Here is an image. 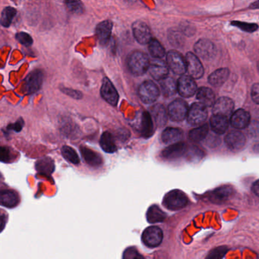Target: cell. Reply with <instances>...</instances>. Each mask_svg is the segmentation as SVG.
Segmentation results:
<instances>
[{
  "instance_id": "obj_1",
  "label": "cell",
  "mask_w": 259,
  "mask_h": 259,
  "mask_svg": "<svg viewBox=\"0 0 259 259\" xmlns=\"http://www.w3.org/2000/svg\"><path fill=\"white\" fill-rule=\"evenodd\" d=\"M148 55L142 51H133L127 58L128 70L135 76H141L146 73L150 67Z\"/></svg>"
},
{
  "instance_id": "obj_2",
  "label": "cell",
  "mask_w": 259,
  "mask_h": 259,
  "mask_svg": "<svg viewBox=\"0 0 259 259\" xmlns=\"http://www.w3.org/2000/svg\"><path fill=\"white\" fill-rule=\"evenodd\" d=\"M189 202L187 195L180 190L170 191L163 198V204L169 210H180L186 207Z\"/></svg>"
},
{
  "instance_id": "obj_3",
  "label": "cell",
  "mask_w": 259,
  "mask_h": 259,
  "mask_svg": "<svg viewBox=\"0 0 259 259\" xmlns=\"http://www.w3.org/2000/svg\"><path fill=\"white\" fill-rule=\"evenodd\" d=\"M160 95V91L155 83L145 81L139 88V96L145 104H153L157 101Z\"/></svg>"
},
{
  "instance_id": "obj_4",
  "label": "cell",
  "mask_w": 259,
  "mask_h": 259,
  "mask_svg": "<svg viewBox=\"0 0 259 259\" xmlns=\"http://www.w3.org/2000/svg\"><path fill=\"white\" fill-rule=\"evenodd\" d=\"M168 67L177 75H183L187 72L186 58L176 51H170L166 55Z\"/></svg>"
},
{
  "instance_id": "obj_5",
  "label": "cell",
  "mask_w": 259,
  "mask_h": 259,
  "mask_svg": "<svg viewBox=\"0 0 259 259\" xmlns=\"http://www.w3.org/2000/svg\"><path fill=\"white\" fill-rule=\"evenodd\" d=\"M207 117V107L201 103H195L191 106L187 115V121L190 125L203 123Z\"/></svg>"
},
{
  "instance_id": "obj_6",
  "label": "cell",
  "mask_w": 259,
  "mask_h": 259,
  "mask_svg": "<svg viewBox=\"0 0 259 259\" xmlns=\"http://www.w3.org/2000/svg\"><path fill=\"white\" fill-rule=\"evenodd\" d=\"M189 110L186 101L182 99H177L169 104L168 107V115L171 120L180 122L187 117Z\"/></svg>"
},
{
  "instance_id": "obj_7",
  "label": "cell",
  "mask_w": 259,
  "mask_h": 259,
  "mask_svg": "<svg viewBox=\"0 0 259 259\" xmlns=\"http://www.w3.org/2000/svg\"><path fill=\"white\" fill-rule=\"evenodd\" d=\"M132 28L135 38L140 45H147L152 40L151 29L148 25L142 21H136L133 24Z\"/></svg>"
},
{
  "instance_id": "obj_8",
  "label": "cell",
  "mask_w": 259,
  "mask_h": 259,
  "mask_svg": "<svg viewBox=\"0 0 259 259\" xmlns=\"http://www.w3.org/2000/svg\"><path fill=\"white\" fill-rule=\"evenodd\" d=\"M43 84V73L40 70L31 72L24 81V92L25 93L33 94L39 90Z\"/></svg>"
},
{
  "instance_id": "obj_9",
  "label": "cell",
  "mask_w": 259,
  "mask_h": 259,
  "mask_svg": "<svg viewBox=\"0 0 259 259\" xmlns=\"http://www.w3.org/2000/svg\"><path fill=\"white\" fill-rule=\"evenodd\" d=\"M186 68H187L189 76L195 79L201 78L204 75V67L199 59L195 54L189 52L186 54Z\"/></svg>"
},
{
  "instance_id": "obj_10",
  "label": "cell",
  "mask_w": 259,
  "mask_h": 259,
  "mask_svg": "<svg viewBox=\"0 0 259 259\" xmlns=\"http://www.w3.org/2000/svg\"><path fill=\"white\" fill-rule=\"evenodd\" d=\"M163 234L161 229L157 227H149L142 233L144 243L148 247H157L163 240Z\"/></svg>"
},
{
  "instance_id": "obj_11",
  "label": "cell",
  "mask_w": 259,
  "mask_h": 259,
  "mask_svg": "<svg viewBox=\"0 0 259 259\" xmlns=\"http://www.w3.org/2000/svg\"><path fill=\"white\" fill-rule=\"evenodd\" d=\"M101 95L103 99L112 106H116L119 101V94L115 89L113 83L107 78L103 79L101 89Z\"/></svg>"
},
{
  "instance_id": "obj_12",
  "label": "cell",
  "mask_w": 259,
  "mask_h": 259,
  "mask_svg": "<svg viewBox=\"0 0 259 259\" xmlns=\"http://www.w3.org/2000/svg\"><path fill=\"white\" fill-rule=\"evenodd\" d=\"M178 92L183 98H190L197 92V84L189 75H182L177 82Z\"/></svg>"
},
{
  "instance_id": "obj_13",
  "label": "cell",
  "mask_w": 259,
  "mask_h": 259,
  "mask_svg": "<svg viewBox=\"0 0 259 259\" xmlns=\"http://www.w3.org/2000/svg\"><path fill=\"white\" fill-rule=\"evenodd\" d=\"M233 110L234 102L233 100L227 97H223L217 100L214 105L213 106V115H221L229 117L233 115Z\"/></svg>"
},
{
  "instance_id": "obj_14",
  "label": "cell",
  "mask_w": 259,
  "mask_h": 259,
  "mask_svg": "<svg viewBox=\"0 0 259 259\" xmlns=\"http://www.w3.org/2000/svg\"><path fill=\"white\" fill-rule=\"evenodd\" d=\"M195 54L203 60H210L214 56L216 49L214 45L207 39H201L194 47Z\"/></svg>"
},
{
  "instance_id": "obj_15",
  "label": "cell",
  "mask_w": 259,
  "mask_h": 259,
  "mask_svg": "<svg viewBox=\"0 0 259 259\" xmlns=\"http://www.w3.org/2000/svg\"><path fill=\"white\" fill-rule=\"evenodd\" d=\"M245 136L241 132L233 130L228 133L225 137V143L232 151H239L245 146Z\"/></svg>"
},
{
  "instance_id": "obj_16",
  "label": "cell",
  "mask_w": 259,
  "mask_h": 259,
  "mask_svg": "<svg viewBox=\"0 0 259 259\" xmlns=\"http://www.w3.org/2000/svg\"><path fill=\"white\" fill-rule=\"evenodd\" d=\"M149 72L151 76L157 81L167 78L169 74V67L163 60L155 59L150 64Z\"/></svg>"
},
{
  "instance_id": "obj_17",
  "label": "cell",
  "mask_w": 259,
  "mask_h": 259,
  "mask_svg": "<svg viewBox=\"0 0 259 259\" xmlns=\"http://www.w3.org/2000/svg\"><path fill=\"white\" fill-rule=\"evenodd\" d=\"M187 152V147L184 142L172 144L165 148L161 153V156L166 160H175L180 158Z\"/></svg>"
},
{
  "instance_id": "obj_18",
  "label": "cell",
  "mask_w": 259,
  "mask_h": 259,
  "mask_svg": "<svg viewBox=\"0 0 259 259\" xmlns=\"http://www.w3.org/2000/svg\"><path fill=\"white\" fill-rule=\"evenodd\" d=\"M251 120L249 113L242 109L236 110L230 118V123L236 130H243L248 126Z\"/></svg>"
},
{
  "instance_id": "obj_19",
  "label": "cell",
  "mask_w": 259,
  "mask_h": 259,
  "mask_svg": "<svg viewBox=\"0 0 259 259\" xmlns=\"http://www.w3.org/2000/svg\"><path fill=\"white\" fill-rule=\"evenodd\" d=\"M233 188L228 186H221L217 188L214 190L209 193L208 199L210 202L214 204H221L227 201L233 195Z\"/></svg>"
},
{
  "instance_id": "obj_20",
  "label": "cell",
  "mask_w": 259,
  "mask_h": 259,
  "mask_svg": "<svg viewBox=\"0 0 259 259\" xmlns=\"http://www.w3.org/2000/svg\"><path fill=\"white\" fill-rule=\"evenodd\" d=\"M113 23L110 21H104L98 24L96 28V34L100 43L106 45L111 37Z\"/></svg>"
},
{
  "instance_id": "obj_21",
  "label": "cell",
  "mask_w": 259,
  "mask_h": 259,
  "mask_svg": "<svg viewBox=\"0 0 259 259\" xmlns=\"http://www.w3.org/2000/svg\"><path fill=\"white\" fill-rule=\"evenodd\" d=\"M210 125L213 133L218 135L224 134L228 128V117L221 115H213L210 118Z\"/></svg>"
},
{
  "instance_id": "obj_22",
  "label": "cell",
  "mask_w": 259,
  "mask_h": 259,
  "mask_svg": "<svg viewBox=\"0 0 259 259\" xmlns=\"http://www.w3.org/2000/svg\"><path fill=\"white\" fill-rule=\"evenodd\" d=\"M151 111L157 126H164L167 122L168 116H169L165 107L162 104H155L151 107Z\"/></svg>"
},
{
  "instance_id": "obj_23",
  "label": "cell",
  "mask_w": 259,
  "mask_h": 259,
  "mask_svg": "<svg viewBox=\"0 0 259 259\" xmlns=\"http://www.w3.org/2000/svg\"><path fill=\"white\" fill-rule=\"evenodd\" d=\"M154 128L152 118L148 112H144L141 119L140 133L145 139L151 137L154 134Z\"/></svg>"
},
{
  "instance_id": "obj_24",
  "label": "cell",
  "mask_w": 259,
  "mask_h": 259,
  "mask_svg": "<svg viewBox=\"0 0 259 259\" xmlns=\"http://www.w3.org/2000/svg\"><path fill=\"white\" fill-rule=\"evenodd\" d=\"M80 151H81L83 158L84 159L88 164L92 166H99L100 165L102 164V157L93 150L85 146H81Z\"/></svg>"
},
{
  "instance_id": "obj_25",
  "label": "cell",
  "mask_w": 259,
  "mask_h": 259,
  "mask_svg": "<svg viewBox=\"0 0 259 259\" xmlns=\"http://www.w3.org/2000/svg\"><path fill=\"white\" fill-rule=\"evenodd\" d=\"M197 99L199 101V103L204 104L207 107H212L216 102L213 91L206 87L200 88L197 91Z\"/></svg>"
},
{
  "instance_id": "obj_26",
  "label": "cell",
  "mask_w": 259,
  "mask_h": 259,
  "mask_svg": "<svg viewBox=\"0 0 259 259\" xmlns=\"http://www.w3.org/2000/svg\"><path fill=\"white\" fill-rule=\"evenodd\" d=\"M183 133L177 128H167L161 135V140L165 144H175L183 139Z\"/></svg>"
},
{
  "instance_id": "obj_27",
  "label": "cell",
  "mask_w": 259,
  "mask_h": 259,
  "mask_svg": "<svg viewBox=\"0 0 259 259\" xmlns=\"http://www.w3.org/2000/svg\"><path fill=\"white\" fill-rule=\"evenodd\" d=\"M230 71L227 68L218 69L209 76L208 82L214 87H220L228 79Z\"/></svg>"
},
{
  "instance_id": "obj_28",
  "label": "cell",
  "mask_w": 259,
  "mask_h": 259,
  "mask_svg": "<svg viewBox=\"0 0 259 259\" xmlns=\"http://www.w3.org/2000/svg\"><path fill=\"white\" fill-rule=\"evenodd\" d=\"M100 145H101V148L109 154H113L117 150L116 144H115L114 138H113V135L109 132H104L103 133L101 139H100Z\"/></svg>"
},
{
  "instance_id": "obj_29",
  "label": "cell",
  "mask_w": 259,
  "mask_h": 259,
  "mask_svg": "<svg viewBox=\"0 0 259 259\" xmlns=\"http://www.w3.org/2000/svg\"><path fill=\"white\" fill-rule=\"evenodd\" d=\"M0 200L3 206L10 208L16 207L19 201V195L14 191L11 190L3 191Z\"/></svg>"
},
{
  "instance_id": "obj_30",
  "label": "cell",
  "mask_w": 259,
  "mask_h": 259,
  "mask_svg": "<svg viewBox=\"0 0 259 259\" xmlns=\"http://www.w3.org/2000/svg\"><path fill=\"white\" fill-rule=\"evenodd\" d=\"M166 219V213L157 205H152L147 212V220L151 224L163 222Z\"/></svg>"
},
{
  "instance_id": "obj_31",
  "label": "cell",
  "mask_w": 259,
  "mask_h": 259,
  "mask_svg": "<svg viewBox=\"0 0 259 259\" xmlns=\"http://www.w3.org/2000/svg\"><path fill=\"white\" fill-rule=\"evenodd\" d=\"M160 87H161L162 93L166 98L174 96L177 92H178L177 83L176 82L174 78H169V77L162 80L160 82Z\"/></svg>"
},
{
  "instance_id": "obj_32",
  "label": "cell",
  "mask_w": 259,
  "mask_h": 259,
  "mask_svg": "<svg viewBox=\"0 0 259 259\" xmlns=\"http://www.w3.org/2000/svg\"><path fill=\"white\" fill-rule=\"evenodd\" d=\"M36 169L40 174L50 175L54 170V160L50 157H45V158L40 159L36 163Z\"/></svg>"
},
{
  "instance_id": "obj_33",
  "label": "cell",
  "mask_w": 259,
  "mask_h": 259,
  "mask_svg": "<svg viewBox=\"0 0 259 259\" xmlns=\"http://www.w3.org/2000/svg\"><path fill=\"white\" fill-rule=\"evenodd\" d=\"M209 128L207 124H204L198 128H194L189 132V138L192 142H200L205 139L208 133Z\"/></svg>"
},
{
  "instance_id": "obj_34",
  "label": "cell",
  "mask_w": 259,
  "mask_h": 259,
  "mask_svg": "<svg viewBox=\"0 0 259 259\" xmlns=\"http://www.w3.org/2000/svg\"><path fill=\"white\" fill-rule=\"evenodd\" d=\"M148 51H149L151 57H154V59L160 60L165 56L164 48L156 39H152L148 44Z\"/></svg>"
},
{
  "instance_id": "obj_35",
  "label": "cell",
  "mask_w": 259,
  "mask_h": 259,
  "mask_svg": "<svg viewBox=\"0 0 259 259\" xmlns=\"http://www.w3.org/2000/svg\"><path fill=\"white\" fill-rule=\"evenodd\" d=\"M16 9L11 7H7L3 10L2 15H1V24L5 28H8L10 26L13 19L16 17Z\"/></svg>"
},
{
  "instance_id": "obj_36",
  "label": "cell",
  "mask_w": 259,
  "mask_h": 259,
  "mask_svg": "<svg viewBox=\"0 0 259 259\" xmlns=\"http://www.w3.org/2000/svg\"><path fill=\"white\" fill-rule=\"evenodd\" d=\"M168 39L172 46L180 48L184 45V37L181 31L177 29H169L168 31Z\"/></svg>"
},
{
  "instance_id": "obj_37",
  "label": "cell",
  "mask_w": 259,
  "mask_h": 259,
  "mask_svg": "<svg viewBox=\"0 0 259 259\" xmlns=\"http://www.w3.org/2000/svg\"><path fill=\"white\" fill-rule=\"evenodd\" d=\"M62 154L63 157L68 161L73 164H78L80 162L79 157L76 151L69 146H63L62 148Z\"/></svg>"
},
{
  "instance_id": "obj_38",
  "label": "cell",
  "mask_w": 259,
  "mask_h": 259,
  "mask_svg": "<svg viewBox=\"0 0 259 259\" xmlns=\"http://www.w3.org/2000/svg\"><path fill=\"white\" fill-rule=\"evenodd\" d=\"M228 248L227 246H218L209 252L205 259H222L227 254Z\"/></svg>"
},
{
  "instance_id": "obj_39",
  "label": "cell",
  "mask_w": 259,
  "mask_h": 259,
  "mask_svg": "<svg viewBox=\"0 0 259 259\" xmlns=\"http://www.w3.org/2000/svg\"><path fill=\"white\" fill-rule=\"evenodd\" d=\"M66 4L68 10L73 14L79 15L84 12L82 3L79 1H67Z\"/></svg>"
},
{
  "instance_id": "obj_40",
  "label": "cell",
  "mask_w": 259,
  "mask_h": 259,
  "mask_svg": "<svg viewBox=\"0 0 259 259\" xmlns=\"http://www.w3.org/2000/svg\"><path fill=\"white\" fill-rule=\"evenodd\" d=\"M122 259H145L134 247H130L124 251Z\"/></svg>"
},
{
  "instance_id": "obj_41",
  "label": "cell",
  "mask_w": 259,
  "mask_h": 259,
  "mask_svg": "<svg viewBox=\"0 0 259 259\" xmlns=\"http://www.w3.org/2000/svg\"><path fill=\"white\" fill-rule=\"evenodd\" d=\"M232 25L237 28H240L242 31H246V32H254L258 28V26L255 24L245 23L242 22H233Z\"/></svg>"
},
{
  "instance_id": "obj_42",
  "label": "cell",
  "mask_w": 259,
  "mask_h": 259,
  "mask_svg": "<svg viewBox=\"0 0 259 259\" xmlns=\"http://www.w3.org/2000/svg\"><path fill=\"white\" fill-rule=\"evenodd\" d=\"M16 40L25 47H30L32 45L33 39L29 34L25 32H19L16 34Z\"/></svg>"
},
{
  "instance_id": "obj_43",
  "label": "cell",
  "mask_w": 259,
  "mask_h": 259,
  "mask_svg": "<svg viewBox=\"0 0 259 259\" xmlns=\"http://www.w3.org/2000/svg\"><path fill=\"white\" fill-rule=\"evenodd\" d=\"M180 30H181V32L186 36H192L195 33V28L193 24L190 23L187 21L181 22Z\"/></svg>"
},
{
  "instance_id": "obj_44",
  "label": "cell",
  "mask_w": 259,
  "mask_h": 259,
  "mask_svg": "<svg viewBox=\"0 0 259 259\" xmlns=\"http://www.w3.org/2000/svg\"><path fill=\"white\" fill-rule=\"evenodd\" d=\"M188 157L191 160H198L203 157V151H201L199 148H191L187 151Z\"/></svg>"
},
{
  "instance_id": "obj_45",
  "label": "cell",
  "mask_w": 259,
  "mask_h": 259,
  "mask_svg": "<svg viewBox=\"0 0 259 259\" xmlns=\"http://www.w3.org/2000/svg\"><path fill=\"white\" fill-rule=\"evenodd\" d=\"M61 92L65 95L74 98V99H81L83 97L82 93L78 91L73 90V89H67V88H63L61 89Z\"/></svg>"
},
{
  "instance_id": "obj_46",
  "label": "cell",
  "mask_w": 259,
  "mask_h": 259,
  "mask_svg": "<svg viewBox=\"0 0 259 259\" xmlns=\"http://www.w3.org/2000/svg\"><path fill=\"white\" fill-rule=\"evenodd\" d=\"M12 151L8 147L1 148V161L4 163H9L12 160Z\"/></svg>"
},
{
  "instance_id": "obj_47",
  "label": "cell",
  "mask_w": 259,
  "mask_h": 259,
  "mask_svg": "<svg viewBox=\"0 0 259 259\" xmlns=\"http://www.w3.org/2000/svg\"><path fill=\"white\" fill-rule=\"evenodd\" d=\"M251 98L253 101L259 104V84H254L251 89Z\"/></svg>"
},
{
  "instance_id": "obj_48",
  "label": "cell",
  "mask_w": 259,
  "mask_h": 259,
  "mask_svg": "<svg viewBox=\"0 0 259 259\" xmlns=\"http://www.w3.org/2000/svg\"><path fill=\"white\" fill-rule=\"evenodd\" d=\"M24 125V121L22 120V119L18 120L16 123L11 124V125H9L8 128L9 130H13V131L16 132V133H19L21 130H22V127Z\"/></svg>"
},
{
  "instance_id": "obj_49",
  "label": "cell",
  "mask_w": 259,
  "mask_h": 259,
  "mask_svg": "<svg viewBox=\"0 0 259 259\" xmlns=\"http://www.w3.org/2000/svg\"><path fill=\"white\" fill-rule=\"evenodd\" d=\"M252 192L256 196L259 197V180L254 182L252 186Z\"/></svg>"
},
{
  "instance_id": "obj_50",
  "label": "cell",
  "mask_w": 259,
  "mask_h": 259,
  "mask_svg": "<svg viewBox=\"0 0 259 259\" xmlns=\"http://www.w3.org/2000/svg\"><path fill=\"white\" fill-rule=\"evenodd\" d=\"M250 9H259V1L254 3L250 6Z\"/></svg>"
}]
</instances>
